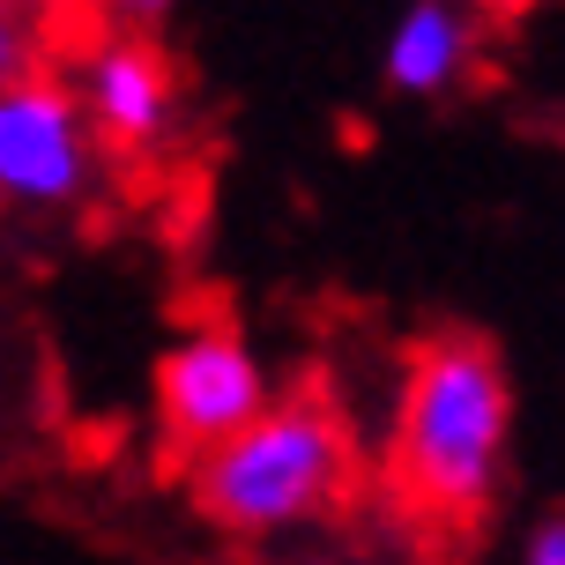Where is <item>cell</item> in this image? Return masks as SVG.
Returning <instances> with one entry per match:
<instances>
[{
    "mask_svg": "<svg viewBox=\"0 0 565 565\" xmlns=\"http://www.w3.org/2000/svg\"><path fill=\"white\" fill-rule=\"evenodd\" d=\"M358 483V431L320 387H298L194 454V507L224 536L268 543L335 513Z\"/></svg>",
    "mask_w": 565,
    "mask_h": 565,
    "instance_id": "cell-2",
    "label": "cell"
},
{
    "mask_svg": "<svg viewBox=\"0 0 565 565\" xmlns=\"http://www.w3.org/2000/svg\"><path fill=\"white\" fill-rule=\"evenodd\" d=\"M157 424H164L171 447H216L224 431H238L246 417H260L268 402H276V372L260 358L246 328H231V320H201L186 335L171 342L164 358H157Z\"/></svg>",
    "mask_w": 565,
    "mask_h": 565,
    "instance_id": "cell-4",
    "label": "cell"
},
{
    "mask_svg": "<svg viewBox=\"0 0 565 565\" xmlns=\"http://www.w3.org/2000/svg\"><path fill=\"white\" fill-rule=\"evenodd\" d=\"M521 565H565V513H543L529 543H521Z\"/></svg>",
    "mask_w": 565,
    "mask_h": 565,
    "instance_id": "cell-8",
    "label": "cell"
},
{
    "mask_svg": "<svg viewBox=\"0 0 565 565\" xmlns=\"http://www.w3.org/2000/svg\"><path fill=\"white\" fill-rule=\"evenodd\" d=\"M38 67V15L30 0H0V83H15Z\"/></svg>",
    "mask_w": 565,
    "mask_h": 565,
    "instance_id": "cell-7",
    "label": "cell"
},
{
    "mask_svg": "<svg viewBox=\"0 0 565 565\" xmlns=\"http://www.w3.org/2000/svg\"><path fill=\"white\" fill-rule=\"evenodd\" d=\"M179 8V0H105V15H113L119 30H157Z\"/></svg>",
    "mask_w": 565,
    "mask_h": 565,
    "instance_id": "cell-9",
    "label": "cell"
},
{
    "mask_svg": "<svg viewBox=\"0 0 565 565\" xmlns=\"http://www.w3.org/2000/svg\"><path fill=\"white\" fill-rule=\"evenodd\" d=\"M83 97L89 127L105 141V157H157L171 135H179V67L171 53L149 38V30H119V38H97L83 60Z\"/></svg>",
    "mask_w": 565,
    "mask_h": 565,
    "instance_id": "cell-5",
    "label": "cell"
},
{
    "mask_svg": "<svg viewBox=\"0 0 565 565\" xmlns=\"http://www.w3.org/2000/svg\"><path fill=\"white\" fill-rule=\"evenodd\" d=\"M97 194H105V141L89 127L83 97L38 67L0 83V201L67 216Z\"/></svg>",
    "mask_w": 565,
    "mask_h": 565,
    "instance_id": "cell-3",
    "label": "cell"
},
{
    "mask_svg": "<svg viewBox=\"0 0 565 565\" xmlns=\"http://www.w3.org/2000/svg\"><path fill=\"white\" fill-rule=\"evenodd\" d=\"M513 447V372L483 335H431L402 365L387 424V491L424 521H483L507 491Z\"/></svg>",
    "mask_w": 565,
    "mask_h": 565,
    "instance_id": "cell-1",
    "label": "cell"
},
{
    "mask_svg": "<svg viewBox=\"0 0 565 565\" xmlns=\"http://www.w3.org/2000/svg\"><path fill=\"white\" fill-rule=\"evenodd\" d=\"M461 8H469V15H483V23H521L536 0H461Z\"/></svg>",
    "mask_w": 565,
    "mask_h": 565,
    "instance_id": "cell-10",
    "label": "cell"
},
{
    "mask_svg": "<svg viewBox=\"0 0 565 565\" xmlns=\"http://www.w3.org/2000/svg\"><path fill=\"white\" fill-rule=\"evenodd\" d=\"M469 67H477V15L461 0H409L380 53V75L402 97H447Z\"/></svg>",
    "mask_w": 565,
    "mask_h": 565,
    "instance_id": "cell-6",
    "label": "cell"
}]
</instances>
